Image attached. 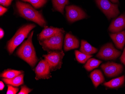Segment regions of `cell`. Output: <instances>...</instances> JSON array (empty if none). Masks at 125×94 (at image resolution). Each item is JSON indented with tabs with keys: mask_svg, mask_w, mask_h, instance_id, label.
<instances>
[{
	"mask_svg": "<svg viewBox=\"0 0 125 94\" xmlns=\"http://www.w3.org/2000/svg\"><path fill=\"white\" fill-rule=\"evenodd\" d=\"M33 32L32 31L31 33L27 40L22 43L16 52L20 58L24 60L31 67L35 66L38 60L32 43Z\"/></svg>",
	"mask_w": 125,
	"mask_h": 94,
	"instance_id": "1",
	"label": "cell"
},
{
	"mask_svg": "<svg viewBox=\"0 0 125 94\" xmlns=\"http://www.w3.org/2000/svg\"><path fill=\"white\" fill-rule=\"evenodd\" d=\"M16 7L18 12L24 19L32 21L41 26H45L46 22L42 14L34 9L29 4L17 1Z\"/></svg>",
	"mask_w": 125,
	"mask_h": 94,
	"instance_id": "2",
	"label": "cell"
},
{
	"mask_svg": "<svg viewBox=\"0 0 125 94\" xmlns=\"http://www.w3.org/2000/svg\"><path fill=\"white\" fill-rule=\"evenodd\" d=\"M36 27L33 24H27L20 28L15 35L8 43L7 49L10 54H12L15 48L27 37L31 31Z\"/></svg>",
	"mask_w": 125,
	"mask_h": 94,
	"instance_id": "3",
	"label": "cell"
},
{
	"mask_svg": "<svg viewBox=\"0 0 125 94\" xmlns=\"http://www.w3.org/2000/svg\"><path fill=\"white\" fill-rule=\"evenodd\" d=\"M64 32H60L52 37L40 41L39 43L45 51L50 52L62 50Z\"/></svg>",
	"mask_w": 125,
	"mask_h": 94,
	"instance_id": "4",
	"label": "cell"
},
{
	"mask_svg": "<svg viewBox=\"0 0 125 94\" xmlns=\"http://www.w3.org/2000/svg\"><path fill=\"white\" fill-rule=\"evenodd\" d=\"M64 56V53L62 50L49 52L47 54L43 55V56L49 64L51 71H54L61 68Z\"/></svg>",
	"mask_w": 125,
	"mask_h": 94,
	"instance_id": "5",
	"label": "cell"
},
{
	"mask_svg": "<svg viewBox=\"0 0 125 94\" xmlns=\"http://www.w3.org/2000/svg\"><path fill=\"white\" fill-rule=\"evenodd\" d=\"M95 2L109 19L116 17L120 13L118 5L112 3L109 0H95Z\"/></svg>",
	"mask_w": 125,
	"mask_h": 94,
	"instance_id": "6",
	"label": "cell"
},
{
	"mask_svg": "<svg viewBox=\"0 0 125 94\" xmlns=\"http://www.w3.org/2000/svg\"><path fill=\"white\" fill-rule=\"evenodd\" d=\"M121 54L114 48L111 43H106L102 47L96 57L104 60H114L118 58Z\"/></svg>",
	"mask_w": 125,
	"mask_h": 94,
	"instance_id": "7",
	"label": "cell"
},
{
	"mask_svg": "<svg viewBox=\"0 0 125 94\" xmlns=\"http://www.w3.org/2000/svg\"><path fill=\"white\" fill-rule=\"evenodd\" d=\"M106 76L109 77H114L120 74L123 71V65L113 62H108L103 64L101 66Z\"/></svg>",
	"mask_w": 125,
	"mask_h": 94,
	"instance_id": "8",
	"label": "cell"
},
{
	"mask_svg": "<svg viewBox=\"0 0 125 94\" xmlns=\"http://www.w3.org/2000/svg\"><path fill=\"white\" fill-rule=\"evenodd\" d=\"M36 74L35 79H49L51 76V69L49 64L45 59H42L34 69Z\"/></svg>",
	"mask_w": 125,
	"mask_h": 94,
	"instance_id": "9",
	"label": "cell"
},
{
	"mask_svg": "<svg viewBox=\"0 0 125 94\" xmlns=\"http://www.w3.org/2000/svg\"><path fill=\"white\" fill-rule=\"evenodd\" d=\"M66 17L69 21L71 23L85 19L87 17L86 14L78 7L72 5L66 7Z\"/></svg>",
	"mask_w": 125,
	"mask_h": 94,
	"instance_id": "10",
	"label": "cell"
},
{
	"mask_svg": "<svg viewBox=\"0 0 125 94\" xmlns=\"http://www.w3.org/2000/svg\"><path fill=\"white\" fill-rule=\"evenodd\" d=\"M125 29V14L121 15L112 20L109 30L112 33H118Z\"/></svg>",
	"mask_w": 125,
	"mask_h": 94,
	"instance_id": "11",
	"label": "cell"
},
{
	"mask_svg": "<svg viewBox=\"0 0 125 94\" xmlns=\"http://www.w3.org/2000/svg\"><path fill=\"white\" fill-rule=\"evenodd\" d=\"M64 31L62 29L55 28L52 27H49L45 26V28L39 35H38V39L40 41L52 37L60 32Z\"/></svg>",
	"mask_w": 125,
	"mask_h": 94,
	"instance_id": "12",
	"label": "cell"
},
{
	"mask_svg": "<svg viewBox=\"0 0 125 94\" xmlns=\"http://www.w3.org/2000/svg\"><path fill=\"white\" fill-rule=\"evenodd\" d=\"M79 47V41L75 36L70 33L66 34L64 41V51L66 52L74 49L78 48Z\"/></svg>",
	"mask_w": 125,
	"mask_h": 94,
	"instance_id": "13",
	"label": "cell"
},
{
	"mask_svg": "<svg viewBox=\"0 0 125 94\" xmlns=\"http://www.w3.org/2000/svg\"><path fill=\"white\" fill-rule=\"evenodd\" d=\"M110 36L117 48L122 50L125 44V31L111 34Z\"/></svg>",
	"mask_w": 125,
	"mask_h": 94,
	"instance_id": "14",
	"label": "cell"
},
{
	"mask_svg": "<svg viewBox=\"0 0 125 94\" xmlns=\"http://www.w3.org/2000/svg\"><path fill=\"white\" fill-rule=\"evenodd\" d=\"M90 77L95 88L97 87L104 81V77L102 72L98 69L92 72L90 75Z\"/></svg>",
	"mask_w": 125,
	"mask_h": 94,
	"instance_id": "15",
	"label": "cell"
},
{
	"mask_svg": "<svg viewBox=\"0 0 125 94\" xmlns=\"http://www.w3.org/2000/svg\"><path fill=\"white\" fill-rule=\"evenodd\" d=\"M2 80L7 84L10 85L14 87H18L23 84L24 74L22 73L11 79L2 78Z\"/></svg>",
	"mask_w": 125,
	"mask_h": 94,
	"instance_id": "16",
	"label": "cell"
},
{
	"mask_svg": "<svg viewBox=\"0 0 125 94\" xmlns=\"http://www.w3.org/2000/svg\"><path fill=\"white\" fill-rule=\"evenodd\" d=\"M81 52L86 54L91 55L96 53L98 51L96 48L93 47L87 42L84 40L81 41Z\"/></svg>",
	"mask_w": 125,
	"mask_h": 94,
	"instance_id": "17",
	"label": "cell"
},
{
	"mask_svg": "<svg viewBox=\"0 0 125 94\" xmlns=\"http://www.w3.org/2000/svg\"><path fill=\"white\" fill-rule=\"evenodd\" d=\"M125 81V76L124 75L117 78L112 79L109 82H106L104 85L110 88H116L123 85Z\"/></svg>",
	"mask_w": 125,
	"mask_h": 94,
	"instance_id": "18",
	"label": "cell"
},
{
	"mask_svg": "<svg viewBox=\"0 0 125 94\" xmlns=\"http://www.w3.org/2000/svg\"><path fill=\"white\" fill-rule=\"evenodd\" d=\"M24 72L23 71L8 69L5 70L1 73L0 77L3 78L11 79L18 76L20 74H22Z\"/></svg>",
	"mask_w": 125,
	"mask_h": 94,
	"instance_id": "19",
	"label": "cell"
},
{
	"mask_svg": "<svg viewBox=\"0 0 125 94\" xmlns=\"http://www.w3.org/2000/svg\"><path fill=\"white\" fill-rule=\"evenodd\" d=\"M52 2L54 9L63 14L64 7L69 3V0H52Z\"/></svg>",
	"mask_w": 125,
	"mask_h": 94,
	"instance_id": "20",
	"label": "cell"
},
{
	"mask_svg": "<svg viewBox=\"0 0 125 94\" xmlns=\"http://www.w3.org/2000/svg\"><path fill=\"white\" fill-rule=\"evenodd\" d=\"M102 62L100 60L94 59V58H92L88 59L87 61V63L84 65V67L87 71H90L98 67L99 65Z\"/></svg>",
	"mask_w": 125,
	"mask_h": 94,
	"instance_id": "21",
	"label": "cell"
},
{
	"mask_svg": "<svg viewBox=\"0 0 125 94\" xmlns=\"http://www.w3.org/2000/svg\"><path fill=\"white\" fill-rule=\"evenodd\" d=\"M75 54L77 61L79 63L82 64L85 63L90 58L93 57V56L92 55L86 54L78 50L75 51Z\"/></svg>",
	"mask_w": 125,
	"mask_h": 94,
	"instance_id": "22",
	"label": "cell"
},
{
	"mask_svg": "<svg viewBox=\"0 0 125 94\" xmlns=\"http://www.w3.org/2000/svg\"><path fill=\"white\" fill-rule=\"evenodd\" d=\"M31 3L35 8L41 7L47 3V0H21Z\"/></svg>",
	"mask_w": 125,
	"mask_h": 94,
	"instance_id": "23",
	"label": "cell"
},
{
	"mask_svg": "<svg viewBox=\"0 0 125 94\" xmlns=\"http://www.w3.org/2000/svg\"><path fill=\"white\" fill-rule=\"evenodd\" d=\"M10 85H8V90L7 94H15L19 91V88L17 87H14Z\"/></svg>",
	"mask_w": 125,
	"mask_h": 94,
	"instance_id": "24",
	"label": "cell"
},
{
	"mask_svg": "<svg viewBox=\"0 0 125 94\" xmlns=\"http://www.w3.org/2000/svg\"><path fill=\"white\" fill-rule=\"evenodd\" d=\"M32 90L27 87L26 85H24L21 86V89L20 92L17 93L18 94H28L30 93Z\"/></svg>",
	"mask_w": 125,
	"mask_h": 94,
	"instance_id": "25",
	"label": "cell"
},
{
	"mask_svg": "<svg viewBox=\"0 0 125 94\" xmlns=\"http://www.w3.org/2000/svg\"><path fill=\"white\" fill-rule=\"evenodd\" d=\"M13 0H0V3L3 6L8 7L10 5Z\"/></svg>",
	"mask_w": 125,
	"mask_h": 94,
	"instance_id": "26",
	"label": "cell"
},
{
	"mask_svg": "<svg viewBox=\"0 0 125 94\" xmlns=\"http://www.w3.org/2000/svg\"><path fill=\"white\" fill-rule=\"evenodd\" d=\"M7 11V8L3 7L2 6H0V16L2 15Z\"/></svg>",
	"mask_w": 125,
	"mask_h": 94,
	"instance_id": "27",
	"label": "cell"
},
{
	"mask_svg": "<svg viewBox=\"0 0 125 94\" xmlns=\"http://www.w3.org/2000/svg\"><path fill=\"white\" fill-rule=\"evenodd\" d=\"M121 61L124 64L125 66V48L122 54V56L121 57Z\"/></svg>",
	"mask_w": 125,
	"mask_h": 94,
	"instance_id": "28",
	"label": "cell"
},
{
	"mask_svg": "<svg viewBox=\"0 0 125 94\" xmlns=\"http://www.w3.org/2000/svg\"><path fill=\"white\" fill-rule=\"evenodd\" d=\"M0 38L1 39L3 37L4 35V31L2 28L0 29Z\"/></svg>",
	"mask_w": 125,
	"mask_h": 94,
	"instance_id": "29",
	"label": "cell"
},
{
	"mask_svg": "<svg viewBox=\"0 0 125 94\" xmlns=\"http://www.w3.org/2000/svg\"><path fill=\"white\" fill-rule=\"evenodd\" d=\"M4 87V85L2 81L0 82V90H3Z\"/></svg>",
	"mask_w": 125,
	"mask_h": 94,
	"instance_id": "30",
	"label": "cell"
},
{
	"mask_svg": "<svg viewBox=\"0 0 125 94\" xmlns=\"http://www.w3.org/2000/svg\"><path fill=\"white\" fill-rule=\"evenodd\" d=\"M111 1L114 3H117L118 2V0H110Z\"/></svg>",
	"mask_w": 125,
	"mask_h": 94,
	"instance_id": "31",
	"label": "cell"
}]
</instances>
